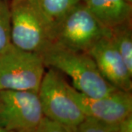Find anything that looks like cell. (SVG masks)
<instances>
[{"instance_id":"obj_4","label":"cell","mask_w":132,"mask_h":132,"mask_svg":"<svg viewBox=\"0 0 132 132\" xmlns=\"http://www.w3.org/2000/svg\"><path fill=\"white\" fill-rule=\"evenodd\" d=\"M68 85L58 71L49 68L38 94L44 116L70 132H75L86 116L70 94Z\"/></svg>"},{"instance_id":"obj_3","label":"cell","mask_w":132,"mask_h":132,"mask_svg":"<svg viewBox=\"0 0 132 132\" xmlns=\"http://www.w3.org/2000/svg\"><path fill=\"white\" fill-rule=\"evenodd\" d=\"M46 65L40 54L12 43L0 54V90L38 93Z\"/></svg>"},{"instance_id":"obj_18","label":"cell","mask_w":132,"mask_h":132,"mask_svg":"<svg viewBox=\"0 0 132 132\" xmlns=\"http://www.w3.org/2000/svg\"><path fill=\"white\" fill-rule=\"evenodd\" d=\"M128 2H132V0H127Z\"/></svg>"},{"instance_id":"obj_1","label":"cell","mask_w":132,"mask_h":132,"mask_svg":"<svg viewBox=\"0 0 132 132\" xmlns=\"http://www.w3.org/2000/svg\"><path fill=\"white\" fill-rule=\"evenodd\" d=\"M40 54L46 67L68 76L71 86L86 96L101 98L117 90L101 74L87 52L73 51L53 43Z\"/></svg>"},{"instance_id":"obj_17","label":"cell","mask_w":132,"mask_h":132,"mask_svg":"<svg viewBox=\"0 0 132 132\" xmlns=\"http://www.w3.org/2000/svg\"><path fill=\"white\" fill-rule=\"evenodd\" d=\"M87 0H81V2H87Z\"/></svg>"},{"instance_id":"obj_7","label":"cell","mask_w":132,"mask_h":132,"mask_svg":"<svg viewBox=\"0 0 132 132\" xmlns=\"http://www.w3.org/2000/svg\"><path fill=\"white\" fill-rule=\"evenodd\" d=\"M68 90L86 117L105 123L119 124L131 115V92L117 89L104 97L90 98L75 90L70 84Z\"/></svg>"},{"instance_id":"obj_9","label":"cell","mask_w":132,"mask_h":132,"mask_svg":"<svg viewBox=\"0 0 132 132\" xmlns=\"http://www.w3.org/2000/svg\"><path fill=\"white\" fill-rule=\"evenodd\" d=\"M85 4L106 29L131 21V2L127 0H87Z\"/></svg>"},{"instance_id":"obj_12","label":"cell","mask_w":132,"mask_h":132,"mask_svg":"<svg viewBox=\"0 0 132 132\" xmlns=\"http://www.w3.org/2000/svg\"><path fill=\"white\" fill-rule=\"evenodd\" d=\"M11 44V13L7 0H0V54Z\"/></svg>"},{"instance_id":"obj_6","label":"cell","mask_w":132,"mask_h":132,"mask_svg":"<svg viewBox=\"0 0 132 132\" xmlns=\"http://www.w3.org/2000/svg\"><path fill=\"white\" fill-rule=\"evenodd\" d=\"M37 93L0 90V125L11 132H36L44 118Z\"/></svg>"},{"instance_id":"obj_10","label":"cell","mask_w":132,"mask_h":132,"mask_svg":"<svg viewBox=\"0 0 132 132\" xmlns=\"http://www.w3.org/2000/svg\"><path fill=\"white\" fill-rule=\"evenodd\" d=\"M54 29L81 0H32Z\"/></svg>"},{"instance_id":"obj_2","label":"cell","mask_w":132,"mask_h":132,"mask_svg":"<svg viewBox=\"0 0 132 132\" xmlns=\"http://www.w3.org/2000/svg\"><path fill=\"white\" fill-rule=\"evenodd\" d=\"M11 43L41 54L54 43V29L32 0H12Z\"/></svg>"},{"instance_id":"obj_16","label":"cell","mask_w":132,"mask_h":132,"mask_svg":"<svg viewBox=\"0 0 132 132\" xmlns=\"http://www.w3.org/2000/svg\"><path fill=\"white\" fill-rule=\"evenodd\" d=\"M0 132H11V131H7V129H5V128L3 127V126H2L0 125Z\"/></svg>"},{"instance_id":"obj_14","label":"cell","mask_w":132,"mask_h":132,"mask_svg":"<svg viewBox=\"0 0 132 132\" xmlns=\"http://www.w3.org/2000/svg\"><path fill=\"white\" fill-rule=\"evenodd\" d=\"M36 132H70L64 126L44 117Z\"/></svg>"},{"instance_id":"obj_11","label":"cell","mask_w":132,"mask_h":132,"mask_svg":"<svg viewBox=\"0 0 132 132\" xmlns=\"http://www.w3.org/2000/svg\"><path fill=\"white\" fill-rule=\"evenodd\" d=\"M109 35L128 70L132 73L131 21L110 29Z\"/></svg>"},{"instance_id":"obj_8","label":"cell","mask_w":132,"mask_h":132,"mask_svg":"<svg viewBox=\"0 0 132 132\" xmlns=\"http://www.w3.org/2000/svg\"><path fill=\"white\" fill-rule=\"evenodd\" d=\"M87 53L109 84L119 90L131 92L132 73L114 46L109 32L99 39Z\"/></svg>"},{"instance_id":"obj_5","label":"cell","mask_w":132,"mask_h":132,"mask_svg":"<svg viewBox=\"0 0 132 132\" xmlns=\"http://www.w3.org/2000/svg\"><path fill=\"white\" fill-rule=\"evenodd\" d=\"M109 32L82 2L56 26L54 43L73 51L87 52Z\"/></svg>"},{"instance_id":"obj_15","label":"cell","mask_w":132,"mask_h":132,"mask_svg":"<svg viewBox=\"0 0 132 132\" xmlns=\"http://www.w3.org/2000/svg\"><path fill=\"white\" fill-rule=\"evenodd\" d=\"M120 132H132V115L120 123Z\"/></svg>"},{"instance_id":"obj_13","label":"cell","mask_w":132,"mask_h":132,"mask_svg":"<svg viewBox=\"0 0 132 132\" xmlns=\"http://www.w3.org/2000/svg\"><path fill=\"white\" fill-rule=\"evenodd\" d=\"M75 132H120V123L112 124L97 119L85 117L77 126Z\"/></svg>"}]
</instances>
